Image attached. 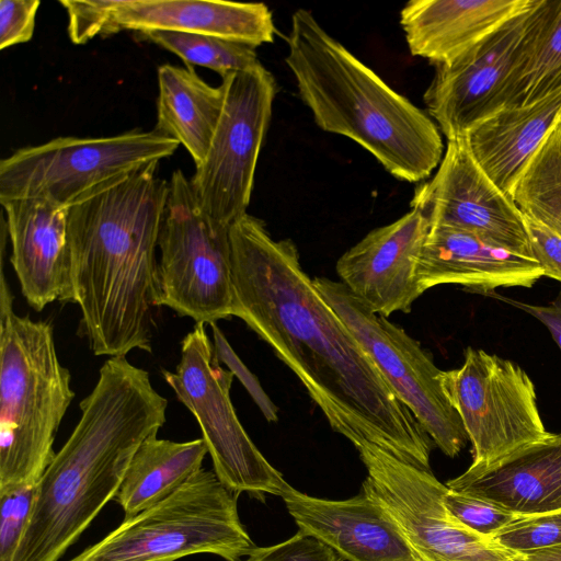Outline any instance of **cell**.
<instances>
[{
	"instance_id": "cell-1",
	"label": "cell",
	"mask_w": 561,
	"mask_h": 561,
	"mask_svg": "<svg viewBox=\"0 0 561 561\" xmlns=\"http://www.w3.org/2000/svg\"><path fill=\"white\" fill-rule=\"evenodd\" d=\"M230 242L232 316L291 369L332 430L430 470L433 440L305 273L295 243L273 239L248 213Z\"/></svg>"
},
{
	"instance_id": "cell-2",
	"label": "cell",
	"mask_w": 561,
	"mask_h": 561,
	"mask_svg": "<svg viewBox=\"0 0 561 561\" xmlns=\"http://www.w3.org/2000/svg\"><path fill=\"white\" fill-rule=\"evenodd\" d=\"M159 162L68 208L70 282L66 302L96 356L151 353L160 308L158 238L169 182Z\"/></svg>"
},
{
	"instance_id": "cell-3",
	"label": "cell",
	"mask_w": 561,
	"mask_h": 561,
	"mask_svg": "<svg viewBox=\"0 0 561 561\" xmlns=\"http://www.w3.org/2000/svg\"><path fill=\"white\" fill-rule=\"evenodd\" d=\"M168 400L149 373L126 356L108 357L81 416L36 485L13 561H58L114 499L139 446L158 434Z\"/></svg>"
},
{
	"instance_id": "cell-4",
	"label": "cell",
	"mask_w": 561,
	"mask_h": 561,
	"mask_svg": "<svg viewBox=\"0 0 561 561\" xmlns=\"http://www.w3.org/2000/svg\"><path fill=\"white\" fill-rule=\"evenodd\" d=\"M287 47L285 61L319 128L355 141L401 181L417 183L439 165L443 138L427 112L388 85L309 10L291 15Z\"/></svg>"
},
{
	"instance_id": "cell-5",
	"label": "cell",
	"mask_w": 561,
	"mask_h": 561,
	"mask_svg": "<svg viewBox=\"0 0 561 561\" xmlns=\"http://www.w3.org/2000/svg\"><path fill=\"white\" fill-rule=\"evenodd\" d=\"M0 275V490L37 484L56 453L59 425L75 398L58 359L54 329L13 310Z\"/></svg>"
},
{
	"instance_id": "cell-6",
	"label": "cell",
	"mask_w": 561,
	"mask_h": 561,
	"mask_svg": "<svg viewBox=\"0 0 561 561\" xmlns=\"http://www.w3.org/2000/svg\"><path fill=\"white\" fill-rule=\"evenodd\" d=\"M237 499L214 471L201 469L69 561H175L198 553L240 561L256 546L240 520Z\"/></svg>"
},
{
	"instance_id": "cell-7",
	"label": "cell",
	"mask_w": 561,
	"mask_h": 561,
	"mask_svg": "<svg viewBox=\"0 0 561 561\" xmlns=\"http://www.w3.org/2000/svg\"><path fill=\"white\" fill-rule=\"evenodd\" d=\"M180 144L156 130L108 137H58L0 161V203L46 199L69 208L171 157Z\"/></svg>"
},
{
	"instance_id": "cell-8",
	"label": "cell",
	"mask_w": 561,
	"mask_h": 561,
	"mask_svg": "<svg viewBox=\"0 0 561 561\" xmlns=\"http://www.w3.org/2000/svg\"><path fill=\"white\" fill-rule=\"evenodd\" d=\"M230 228L206 213L181 170L172 173L158 238L161 307L195 323L232 317Z\"/></svg>"
},
{
	"instance_id": "cell-9",
	"label": "cell",
	"mask_w": 561,
	"mask_h": 561,
	"mask_svg": "<svg viewBox=\"0 0 561 561\" xmlns=\"http://www.w3.org/2000/svg\"><path fill=\"white\" fill-rule=\"evenodd\" d=\"M162 376L196 419L218 479L238 494L280 496L287 482L239 421L230 398L233 374L220 365L205 323L184 336L175 370Z\"/></svg>"
},
{
	"instance_id": "cell-10",
	"label": "cell",
	"mask_w": 561,
	"mask_h": 561,
	"mask_svg": "<svg viewBox=\"0 0 561 561\" xmlns=\"http://www.w3.org/2000/svg\"><path fill=\"white\" fill-rule=\"evenodd\" d=\"M313 284L433 443L446 456L456 457L469 439L443 390L442 370L432 355L403 329L374 312L343 283L316 277Z\"/></svg>"
},
{
	"instance_id": "cell-11",
	"label": "cell",
	"mask_w": 561,
	"mask_h": 561,
	"mask_svg": "<svg viewBox=\"0 0 561 561\" xmlns=\"http://www.w3.org/2000/svg\"><path fill=\"white\" fill-rule=\"evenodd\" d=\"M220 85L221 114L207 156L190 181L206 213L231 227L248 213L277 83L260 62L222 77Z\"/></svg>"
},
{
	"instance_id": "cell-12",
	"label": "cell",
	"mask_w": 561,
	"mask_h": 561,
	"mask_svg": "<svg viewBox=\"0 0 561 561\" xmlns=\"http://www.w3.org/2000/svg\"><path fill=\"white\" fill-rule=\"evenodd\" d=\"M439 379L471 443V467L490 465L550 436L534 382L515 363L467 347L463 364L442 370Z\"/></svg>"
},
{
	"instance_id": "cell-13",
	"label": "cell",
	"mask_w": 561,
	"mask_h": 561,
	"mask_svg": "<svg viewBox=\"0 0 561 561\" xmlns=\"http://www.w3.org/2000/svg\"><path fill=\"white\" fill-rule=\"evenodd\" d=\"M410 206L430 228L462 230L533 257L523 213L476 162L466 136L447 140L437 171L415 188Z\"/></svg>"
},
{
	"instance_id": "cell-14",
	"label": "cell",
	"mask_w": 561,
	"mask_h": 561,
	"mask_svg": "<svg viewBox=\"0 0 561 561\" xmlns=\"http://www.w3.org/2000/svg\"><path fill=\"white\" fill-rule=\"evenodd\" d=\"M541 0L514 15L455 60L437 65L423 100L447 140L502 108L501 93Z\"/></svg>"
},
{
	"instance_id": "cell-15",
	"label": "cell",
	"mask_w": 561,
	"mask_h": 561,
	"mask_svg": "<svg viewBox=\"0 0 561 561\" xmlns=\"http://www.w3.org/2000/svg\"><path fill=\"white\" fill-rule=\"evenodd\" d=\"M428 230L425 218L413 208L371 230L337 260L341 283L379 316L410 312L422 295L416 267Z\"/></svg>"
},
{
	"instance_id": "cell-16",
	"label": "cell",
	"mask_w": 561,
	"mask_h": 561,
	"mask_svg": "<svg viewBox=\"0 0 561 561\" xmlns=\"http://www.w3.org/2000/svg\"><path fill=\"white\" fill-rule=\"evenodd\" d=\"M11 243L10 262L27 304L42 311L66 302L70 282L68 208L41 198L0 203Z\"/></svg>"
},
{
	"instance_id": "cell-17",
	"label": "cell",
	"mask_w": 561,
	"mask_h": 561,
	"mask_svg": "<svg viewBox=\"0 0 561 561\" xmlns=\"http://www.w3.org/2000/svg\"><path fill=\"white\" fill-rule=\"evenodd\" d=\"M299 530L320 539L347 561H415L396 524L379 503L362 492L325 500L286 484L282 495Z\"/></svg>"
},
{
	"instance_id": "cell-18",
	"label": "cell",
	"mask_w": 561,
	"mask_h": 561,
	"mask_svg": "<svg viewBox=\"0 0 561 561\" xmlns=\"http://www.w3.org/2000/svg\"><path fill=\"white\" fill-rule=\"evenodd\" d=\"M204 34L256 48L274 39L270 8L262 2L210 0H117L103 34L122 31Z\"/></svg>"
},
{
	"instance_id": "cell-19",
	"label": "cell",
	"mask_w": 561,
	"mask_h": 561,
	"mask_svg": "<svg viewBox=\"0 0 561 561\" xmlns=\"http://www.w3.org/2000/svg\"><path fill=\"white\" fill-rule=\"evenodd\" d=\"M542 276L535 259L446 227L430 228L416 267L421 294L443 284L491 294L500 287H531Z\"/></svg>"
},
{
	"instance_id": "cell-20",
	"label": "cell",
	"mask_w": 561,
	"mask_h": 561,
	"mask_svg": "<svg viewBox=\"0 0 561 561\" xmlns=\"http://www.w3.org/2000/svg\"><path fill=\"white\" fill-rule=\"evenodd\" d=\"M446 485L516 516L561 510V433H551L490 465L469 466Z\"/></svg>"
},
{
	"instance_id": "cell-21",
	"label": "cell",
	"mask_w": 561,
	"mask_h": 561,
	"mask_svg": "<svg viewBox=\"0 0 561 561\" xmlns=\"http://www.w3.org/2000/svg\"><path fill=\"white\" fill-rule=\"evenodd\" d=\"M535 0H411L400 24L412 56L449 64Z\"/></svg>"
},
{
	"instance_id": "cell-22",
	"label": "cell",
	"mask_w": 561,
	"mask_h": 561,
	"mask_svg": "<svg viewBox=\"0 0 561 561\" xmlns=\"http://www.w3.org/2000/svg\"><path fill=\"white\" fill-rule=\"evenodd\" d=\"M561 122V89L529 105L503 107L466 135L472 157L510 196L515 183Z\"/></svg>"
},
{
	"instance_id": "cell-23",
	"label": "cell",
	"mask_w": 561,
	"mask_h": 561,
	"mask_svg": "<svg viewBox=\"0 0 561 561\" xmlns=\"http://www.w3.org/2000/svg\"><path fill=\"white\" fill-rule=\"evenodd\" d=\"M157 133L176 140L195 167L205 160L224 103L222 87H211L191 67L158 68Z\"/></svg>"
},
{
	"instance_id": "cell-24",
	"label": "cell",
	"mask_w": 561,
	"mask_h": 561,
	"mask_svg": "<svg viewBox=\"0 0 561 561\" xmlns=\"http://www.w3.org/2000/svg\"><path fill=\"white\" fill-rule=\"evenodd\" d=\"M208 454L203 438L188 442L147 438L135 453L115 496L125 518L162 501L202 468Z\"/></svg>"
},
{
	"instance_id": "cell-25",
	"label": "cell",
	"mask_w": 561,
	"mask_h": 561,
	"mask_svg": "<svg viewBox=\"0 0 561 561\" xmlns=\"http://www.w3.org/2000/svg\"><path fill=\"white\" fill-rule=\"evenodd\" d=\"M560 89L561 0H541L505 81L501 105H529Z\"/></svg>"
},
{
	"instance_id": "cell-26",
	"label": "cell",
	"mask_w": 561,
	"mask_h": 561,
	"mask_svg": "<svg viewBox=\"0 0 561 561\" xmlns=\"http://www.w3.org/2000/svg\"><path fill=\"white\" fill-rule=\"evenodd\" d=\"M510 196L524 216L561 237V122L524 170Z\"/></svg>"
},
{
	"instance_id": "cell-27",
	"label": "cell",
	"mask_w": 561,
	"mask_h": 561,
	"mask_svg": "<svg viewBox=\"0 0 561 561\" xmlns=\"http://www.w3.org/2000/svg\"><path fill=\"white\" fill-rule=\"evenodd\" d=\"M138 35L175 54L186 67H206L221 78L260 64L255 48L216 36L158 30L139 32Z\"/></svg>"
},
{
	"instance_id": "cell-28",
	"label": "cell",
	"mask_w": 561,
	"mask_h": 561,
	"mask_svg": "<svg viewBox=\"0 0 561 561\" xmlns=\"http://www.w3.org/2000/svg\"><path fill=\"white\" fill-rule=\"evenodd\" d=\"M505 549L522 556L561 545V510L518 516L491 537Z\"/></svg>"
},
{
	"instance_id": "cell-29",
	"label": "cell",
	"mask_w": 561,
	"mask_h": 561,
	"mask_svg": "<svg viewBox=\"0 0 561 561\" xmlns=\"http://www.w3.org/2000/svg\"><path fill=\"white\" fill-rule=\"evenodd\" d=\"M36 485L0 490V561H13L30 520Z\"/></svg>"
},
{
	"instance_id": "cell-30",
	"label": "cell",
	"mask_w": 561,
	"mask_h": 561,
	"mask_svg": "<svg viewBox=\"0 0 561 561\" xmlns=\"http://www.w3.org/2000/svg\"><path fill=\"white\" fill-rule=\"evenodd\" d=\"M444 503L460 523L485 537L494 536L518 517L483 499L448 488L444 494Z\"/></svg>"
},
{
	"instance_id": "cell-31",
	"label": "cell",
	"mask_w": 561,
	"mask_h": 561,
	"mask_svg": "<svg viewBox=\"0 0 561 561\" xmlns=\"http://www.w3.org/2000/svg\"><path fill=\"white\" fill-rule=\"evenodd\" d=\"M240 561H344L331 547L302 530L285 541L255 547Z\"/></svg>"
},
{
	"instance_id": "cell-32",
	"label": "cell",
	"mask_w": 561,
	"mask_h": 561,
	"mask_svg": "<svg viewBox=\"0 0 561 561\" xmlns=\"http://www.w3.org/2000/svg\"><path fill=\"white\" fill-rule=\"evenodd\" d=\"M117 0H62L68 15V34L73 44H85L106 31Z\"/></svg>"
},
{
	"instance_id": "cell-33",
	"label": "cell",
	"mask_w": 561,
	"mask_h": 561,
	"mask_svg": "<svg viewBox=\"0 0 561 561\" xmlns=\"http://www.w3.org/2000/svg\"><path fill=\"white\" fill-rule=\"evenodd\" d=\"M215 353L220 363L236 376L248 390L267 421H277V408L265 393L257 378L248 369L230 346L216 322L210 323Z\"/></svg>"
},
{
	"instance_id": "cell-34",
	"label": "cell",
	"mask_w": 561,
	"mask_h": 561,
	"mask_svg": "<svg viewBox=\"0 0 561 561\" xmlns=\"http://www.w3.org/2000/svg\"><path fill=\"white\" fill-rule=\"evenodd\" d=\"M38 0L0 1V48L28 42L34 34Z\"/></svg>"
},
{
	"instance_id": "cell-35",
	"label": "cell",
	"mask_w": 561,
	"mask_h": 561,
	"mask_svg": "<svg viewBox=\"0 0 561 561\" xmlns=\"http://www.w3.org/2000/svg\"><path fill=\"white\" fill-rule=\"evenodd\" d=\"M533 257L539 263L543 276L561 282V237L526 217Z\"/></svg>"
},
{
	"instance_id": "cell-36",
	"label": "cell",
	"mask_w": 561,
	"mask_h": 561,
	"mask_svg": "<svg viewBox=\"0 0 561 561\" xmlns=\"http://www.w3.org/2000/svg\"><path fill=\"white\" fill-rule=\"evenodd\" d=\"M499 300H503L539 320L547 327L553 340L561 350V289L554 300L546 306L522 302L500 295L490 294Z\"/></svg>"
},
{
	"instance_id": "cell-37",
	"label": "cell",
	"mask_w": 561,
	"mask_h": 561,
	"mask_svg": "<svg viewBox=\"0 0 561 561\" xmlns=\"http://www.w3.org/2000/svg\"><path fill=\"white\" fill-rule=\"evenodd\" d=\"M522 557L525 559V561H561V545L542 549Z\"/></svg>"
},
{
	"instance_id": "cell-38",
	"label": "cell",
	"mask_w": 561,
	"mask_h": 561,
	"mask_svg": "<svg viewBox=\"0 0 561 561\" xmlns=\"http://www.w3.org/2000/svg\"><path fill=\"white\" fill-rule=\"evenodd\" d=\"M396 561H399V560H396Z\"/></svg>"
}]
</instances>
